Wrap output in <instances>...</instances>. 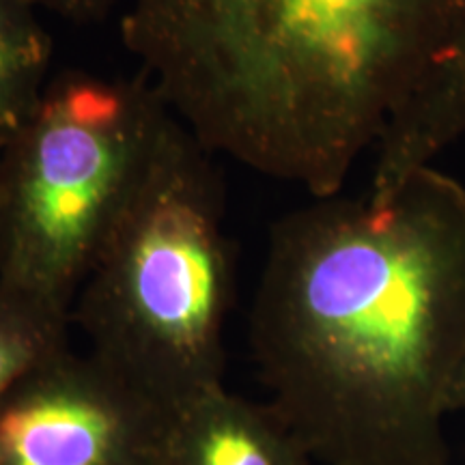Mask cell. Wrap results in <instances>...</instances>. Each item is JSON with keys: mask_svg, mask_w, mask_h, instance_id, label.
Segmentation results:
<instances>
[{"mask_svg": "<svg viewBox=\"0 0 465 465\" xmlns=\"http://www.w3.org/2000/svg\"><path fill=\"white\" fill-rule=\"evenodd\" d=\"M261 380L322 465H449L465 353V185L431 164L388 199L274 224L250 312Z\"/></svg>", "mask_w": 465, "mask_h": 465, "instance_id": "1", "label": "cell"}, {"mask_svg": "<svg viewBox=\"0 0 465 465\" xmlns=\"http://www.w3.org/2000/svg\"><path fill=\"white\" fill-rule=\"evenodd\" d=\"M450 0H132L121 37L216 155L336 196L438 54Z\"/></svg>", "mask_w": 465, "mask_h": 465, "instance_id": "2", "label": "cell"}, {"mask_svg": "<svg viewBox=\"0 0 465 465\" xmlns=\"http://www.w3.org/2000/svg\"><path fill=\"white\" fill-rule=\"evenodd\" d=\"M216 153L168 110L72 308L93 356L174 416L224 386L235 263Z\"/></svg>", "mask_w": 465, "mask_h": 465, "instance_id": "3", "label": "cell"}, {"mask_svg": "<svg viewBox=\"0 0 465 465\" xmlns=\"http://www.w3.org/2000/svg\"><path fill=\"white\" fill-rule=\"evenodd\" d=\"M168 108L136 80H50L0 151V291L72 325V308L138 188Z\"/></svg>", "mask_w": 465, "mask_h": 465, "instance_id": "4", "label": "cell"}, {"mask_svg": "<svg viewBox=\"0 0 465 465\" xmlns=\"http://www.w3.org/2000/svg\"><path fill=\"white\" fill-rule=\"evenodd\" d=\"M171 414L65 345L0 399V465H166Z\"/></svg>", "mask_w": 465, "mask_h": 465, "instance_id": "5", "label": "cell"}, {"mask_svg": "<svg viewBox=\"0 0 465 465\" xmlns=\"http://www.w3.org/2000/svg\"><path fill=\"white\" fill-rule=\"evenodd\" d=\"M465 136V0H450L438 54L375 144L369 196L388 199L418 168Z\"/></svg>", "mask_w": 465, "mask_h": 465, "instance_id": "6", "label": "cell"}, {"mask_svg": "<svg viewBox=\"0 0 465 465\" xmlns=\"http://www.w3.org/2000/svg\"><path fill=\"white\" fill-rule=\"evenodd\" d=\"M166 465H315L272 403L213 388L171 418Z\"/></svg>", "mask_w": 465, "mask_h": 465, "instance_id": "7", "label": "cell"}, {"mask_svg": "<svg viewBox=\"0 0 465 465\" xmlns=\"http://www.w3.org/2000/svg\"><path fill=\"white\" fill-rule=\"evenodd\" d=\"M35 0H0V151L42 102L50 80L52 39Z\"/></svg>", "mask_w": 465, "mask_h": 465, "instance_id": "8", "label": "cell"}, {"mask_svg": "<svg viewBox=\"0 0 465 465\" xmlns=\"http://www.w3.org/2000/svg\"><path fill=\"white\" fill-rule=\"evenodd\" d=\"M69 323L0 291V399L26 371L69 345Z\"/></svg>", "mask_w": 465, "mask_h": 465, "instance_id": "9", "label": "cell"}, {"mask_svg": "<svg viewBox=\"0 0 465 465\" xmlns=\"http://www.w3.org/2000/svg\"><path fill=\"white\" fill-rule=\"evenodd\" d=\"M35 5L63 20L86 25V22L102 20L110 11L113 0H35Z\"/></svg>", "mask_w": 465, "mask_h": 465, "instance_id": "10", "label": "cell"}, {"mask_svg": "<svg viewBox=\"0 0 465 465\" xmlns=\"http://www.w3.org/2000/svg\"><path fill=\"white\" fill-rule=\"evenodd\" d=\"M444 410H446V414L465 410V353H463V358L459 360L455 375H452V380L449 383V391H446Z\"/></svg>", "mask_w": 465, "mask_h": 465, "instance_id": "11", "label": "cell"}]
</instances>
